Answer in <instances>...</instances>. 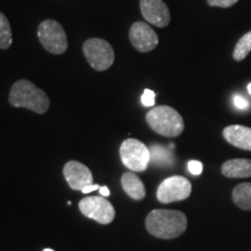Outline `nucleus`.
Instances as JSON below:
<instances>
[{
	"label": "nucleus",
	"instance_id": "nucleus-5",
	"mask_svg": "<svg viewBox=\"0 0 251 251\" xmlns=\"http://www.w3.org/2000/svg\"><path fill=\"white\" fill-rule=\"evenodd\" d=\"M83 52L86 61L97 71H105L113 65L115 59L114 50L106 40L92 37L83 45Z\"/></svg>",
	"mask_w": 251,
	"mask_h": 251
},
{
	"label": "nucleus",
	"instance_id": "nucleus-2",
	"mask_svg": "<svg viewBox=\"0 0 251 251\" xmlns=\"http://www.w3.org/2000/svg\"><path fill=\"white\" fill-rule=\"evenodd\" d=\"M8 101L13 107L27 108L37 114H45L50 105V100L45 91L28 79L15 81L9 92Z\"/></svg>",
	"mask_w": 251,
	"mask_h": 251
},
{
	"label": "nucleus",
	"instance_id": "nucleus-6",
	"mask_svg": "<svg viewBox=\"0 0 251 251\" xmlns=\"http://www.w3.org/2000/svg\"><path fill=\"white\" fill-rule=\"evenodd\" d=\"M120 157L125 166L131 171H146L150 163V150L136 139H127L120 147Z\"/></svg>",
	"mask_w": 251,
	"mask_h": 251
},
{
	"label": "nucleus",
	"instance_id": "nucleus-1",
	"mask_svg": "<svg viewBox=\"0 0 251 251\" xmlns=\"http://www.w3.org/2000/svg\"><path fill=\"white\" fill-rule=\"evenodd\" d=\"M146 227L152 236L163 240H172L185 233L187 228V218L180 211L153 209L147 216Z\"/></svg>",
	"mask_w": 251,
	"mask_h": 251
},
{
	"label": "nucleus",
	"instance_id": "nucleus-8",
	"mask_svg": "<svg viewBox=\"0 0 251 251\" xmlns=\"http://www.w3.org/2000/svg\"><path fill=\"white\" fill-rule=\"evenodd\" d=\"M79 209L81 214L100 225L111 224L115 218L114 207L102 196L85 197L79 201Z\"/></svg>",
	"mask_w": 251,
	"mask_h": 251
},
{
	"label": "nucleus",
	"instance_id": "nucleus-25",
	"mask_svg": "<svg viewBox=\"0 0 251 251\" xmlns=\"http://www.w3.org/2000/svg\"><path fill=\"white\" fill-rule=\"evenodd\" d=\"M248 91H249V93H250V96H251V83L249 84V85H248Z\"/></svg>",
	"mask_w": 251,
	"mask_h": 251
},
{
	"label": "nucleus",
	"instance_id": "nucleus-17",
	"mask_svg": "<svg viewBox=\"0 0 251 251\" xmlns=\"http://www.w3.org/2000/svg\"><path fill=\"white\" fill-rule=\"evenodd\" d=\"M251 51V30L244 34L240 40L237 41L233 51V58L235 61H243Z\"/></svg>",
	"mask_w": 251,
	"mask_h": 251
},
{
	"label": "nucleus",
	"instance_id": "nucleus-15",
	"mask_svg": "<svg viewBox=\"0 0 251 251\" xmlns=\"http://www.w3.org/2000/svg\"><path fill=\"white\" fill-rule=\"evenodd\" d=\"M233 201L238 208L251 211V183L238 184L234 188Z\"/></svg>",
	"mask_w": 251,
	"mask_h": 251
},
{
	"label": "nucleus",
	"instance_id": "nucleus-11",
	"mask_svg": "<svg viewBox=\"0 0 251 251\" xmlns=\"http://www.w3.org/2000/svg\"><path fill=\"white\" fill-rule=\"evenodd\" d=\"M63 175L72 190L83 191L84 187L93 184L92 172L80 162L69 161L63 168Z\"/></svg>",
	"mask_w": 251,
	"mask_h": 251
},
{
	"label": "nucleus",
	"instance_id": "nucleus-21",
	"mask_svg": "<svg viewBox=\"0 0 251 251\" xmlns=\"http://www.w3.org/2000/svg\"><path fill=\"white\" fill-rule=\"evenodd\" d=\"M187 168H188V171H190V174H192L193 176L201 175V172L203 170L202 163L199 161H190L187 164Z\"/></svg>",
	"mask_w": 251,
	"mask_h": 251
},
{
	"label": "nucleus",
	"instance_id": "nucleus-18",
	"mask_svg": "<svg viewBox=\"0 0 251 251\" xmlns=\"http://www.w3.org/2000/svg\"><path fill=\"white\" fill-rule=\"evenodd\" d=\"M12 28L8 19L4 13L0 12V49L7 50L12 46Z\"/></svg>",
	"mask_w": 251,
	"mask_h": 251
},
{
	"label": "nucleus",
	"instance_id": "nucleus-13",
	"mask_svg": "<svg viewBox=\"0 0 251 251\" xmlns=\"http://www.w3.org/2000/svg\"><path fill=\"white\" fill-rule=\"evenodd\" d=\"M221 172L228 178L251 177V159L235 158L229 159L222 164Z\"/></svg>",
	"mask_w": 251,
	"mask_h": 251
},
{
	"label": "nucleus",
	"instance_id": "nucleus-10",
	"mask_svg": "<svg viewBox=\"0 0 251 251\" xmlns=\"http://www.w3.org/2000/svg\"><path fill=\"white\" fill-rule=\"evenodd\" d=\"M140 9L147 23L155 27L164 28L170 24V11L163 0H140Z\"/></svg>",
	"mask_w": 251,
	"mask_h": 251
},
{
	"label": "nucleus",
	"instance_id": "nucleus-26",
	"mask_svg": "<svg viewBox=\"0 0 251 251\" xmlns=\"http://www.w3.org/2000/svg\"><path fill=\"white\" fill-rule=\"evenodd\" d=\"M43 251H54V250H52V249H45Z\"/></svg>",
	"mask_w": 251,
	"mask_h": 251
},
{
	"label": "nucleus",
	"instance_id": "nucleus-16",
	"mask_svg": "<svg viewBox=\"0 0 251 251\" xmlns=\"http://www.w3.org/2000/svg\"><path fill=\"white\" fill-rule=\"evenodd\" d=\"M150 150V162L159 166H170L174 164V155L170 149L161 144H152Z\"/></svg>",
	"mask_w": 251,
	"mask_h": 251
},
{
	"label": "nucleus",
	"instance_id": "nucleus-12",
	"mask_svg": "<svg viewBox=\"0 0 251 251\" xmlns=\"http://www.w3.org/2000/svg\"><path fill=\"white\" fill-rule=\"evenodd\" d=\"M222 134L225 140L231 146L251 151V128L241 125H231L226 127Z\"/></svg>",
	"mask_w": 251,
	"mask_h": 251
},
{
	"label": "nucleus",
	"instance_id": "nucleus-22",
	"mask_svg": "<svg viewBox=\"0 0 251 251\" xmlns=\"http://www.w3.org/2000/svg\"><path fill=\"white\" fill-rule=\"evenodd\" d=\"M233 102L238 109H247L249 107V102H248V100L244 98L243 96H241V94H235L233 97Z\"/></svg>",
	"mask_w": 251,
	"mask_h": 251
},
{
	"label": "nucleus",
	"instance_id": "nucleus-20",
	"mask_svg": "<svg viewBox=\"0 0 251 251\" xmlns=\"http://www.w3.org/2000/svg\"><path fill=\"white\" fill-rule=\"evenodd\" d=\"M238 0H207V4L212 7L220 8H229L236 4Z\"/></svg>",
	"mask_w": 251,
	"mask_h": 251
},
{
	"label": "nucleus",
	"instance_id": "nucleus-23",
	"mask_svg": "<svg viewBox=\"0 0 251 251\" xmlns=\"http://www.w3.org/2000/svg\"><path fill=\"white\" fill-rule=\"evenodd\" d=\"M99 188H100L99 185H97V184H91V185H89V186L84 187L81 192H83L84 194H89V193H91V192H93V191L99 190Z\"/></svg>",
	"mask_w": 251,
	"mask_h": 251
},
{
	"label": "nucleus",
	"instance_id": "nucleus-7",
	"mask_svg": "<svg viewBox=\"0 0 251 251\" xmlns=\"http://www.w3.org/2000/svg\"><path fill=\"white\" fill-rule=\"evenodd\" d=\"M192 192V184L183 176L166 178L157 188V200L162 203H171L187 199Z\"/></svg>",
	"mask_w": 251,
	"mask_h": 251
},
{
	"label": "nucleus",
	"instance_id": "nucleus-14",
	"mask_svg": "<svg viewBox=\"0 0 251 251\" xmlns=\"http://www.w3.org/2000/svg\"><path fill=\"white\" fill-rule=\"evenodd\" d=\"M122 188L127 196L134 200H142L146 197V187L143 181L133 172H126L121 177Z\"/></svg>",
	"mask_w": 251,
	"mask_h": 251
},
{
	"label": "nucleus",
	"instance_id": "nucleus-9",
	"mask_svg": "<svg viewBox=\"0 0 251 251\" xmlns=\"http://www.w3.org/2000/svg\"><path fill=\"white\" fill-rule=\"evenodd\" d=\"M129 41L131 46L140 52H149L158 46V36L147 23L136 21L129 29Z\"/></svg>",
	"mask_w": 251,
	"mask_h": 251
},
{
	"label": "nucleus",
	"instance_id": "nucleus-19",
	"mask_svg": "<svg viewBox=\"0 0 251 251\" xmlns=\"http://www.w3.org/2000/svg\"><path fill=\"white\" fill-rule=\"evenodd\" d=\"M155 99H156V93L153 91L147 89L144 90V92L141 97V102L146 107H152L155 106Z\"/></svg>",
	"mask_w": 251,
	"mask_h": 251
},
{
	"label": "nucleus",
	"instance_id": "nucleus-4",
	"mask_svg": "<svg viewBox=\"0 0 251 251\" xmlns=\"http://www.w3.org/2000/svg\"><path fill=\"white\" fill-rule=\"evenodd\" d=\"M37 37L43 48L51 54L62 55L67 51L69 45L67 33L57 21L51 19L42 21L37 28Z\"/></svg>",
	"mask_w": 251,
	"mask_h": 251
},
{
	"label": "nucleus",
	"instance_id": "nucleus-3",
	"mask_svg": "<svg viewBox=\"0 0 251 251\" xmlns=\"http://www.w3.org/2000/svg\"><path fill=\"white\" fill-rule=\"evenodd\" d=\"M147 124L155 133L165 137H177L184 130L183 117L170 106H156L147 113Z\"/></svg>",
	"mask_w": 251,
	"mask_h": 251
},
{
	"label": "nucleus",
	"instance_id": "nucleus-24",
	"mask_svg": "<svg viewBox=\"0 0 251 251\" xmlns=\"http://www.w3.org/2000/svg\"><path fill=\"white\" fill-rule=\"evenodd\" d=\"M99 192H100V194H101L102 197H108L109 194H111V192H109V190H108V187H106V186H101L99 188Z\"/></svg>",
	"mask_w": 251,
	"mask_h": 251
}]
</instances>
